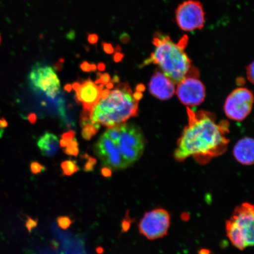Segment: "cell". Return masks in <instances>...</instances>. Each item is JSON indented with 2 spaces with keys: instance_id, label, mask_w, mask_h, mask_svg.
<instances>
[{
  "instance_id": "1",
  "label": "cell",
  "mask_w": 254,
  "mask_h": 254,
  "mask_svg": "<svg viewBox=\"0 0 254 254\" xmlns=\"http://www.w3.org/2000/svg\"><path fill=\"white\" fill-rule=\"evenodd\" d=\"M189 123L177 142L174 157L179 161L193 157L206 161L223 154L229 139L226 123H217L211 114L204 111L194 112L187 108Z\"/></svg>"
},
{
  "instance_id": "2",
  "label": "cell",
  "mask_w": 254,
  "mask_h": 254,
  "mask_svg": "<svg viewBox=\"0 0 254 254\" xmlns=\"http://www.w3.org/2000/svg\"><path fill=\"white\" fill-rule=\"evenodd\" d=\"M143 90L142 85H138L133 93L128 84L119 83L106 99H100L92 108L89 113L91 122L109 128L126 123L137 115Z\"/></svg>"
},
{
  "instance_id": "3",
  "label": "cell",
  "mask_w": 254,
  "mask_h": 254,
  "mask_svg": "<svg viewBox=\"0 0 254 254\" xmlns=\"http://www.w3.org/2000/svg\"><path fill=\"white\" fill-rule=\"evenodd\" d=\"M187 43V36L176 44L167 35L156 33L152 41L155 46L154 52L141 65L151 64L158 65L166 77L178 84L189 75L191 69V62L184 51Z\"/></svg>"
},
{
  "instance_id": "4",
  "label": "cell",
  "mask_w": 254,
  "mask_h": 254,
  "mask_svg": "<svg viewBox=\"0 0 254 254\" xmlns=\"http://www.w3.org/2000/svg\"><path fill=\"white\" fill-rule=\"evenodd\" d=\"M118 146L121 154L130 167L141 158L145 149V138L139 127L131 124L121 126V134Z\"/></svg>"
},
{
  "instance_id": "5",
  "label": "cell",
  "mask_w": 254,
  "mask_h": 254,
  "mask_svg": "<svg viewBox=\"0 0 254 254\" xmlns=\"http://www.w3.org/2000/svg\"><path fill=\"white\" fill-rule=\"evenodd\" d=\"M169 212L163 208H157L145 212L138 224L142 236L149 240H155L166 236L170 227Z\"/></svg>"
},
{
  "instance_id": "6",
  "label": "cell",
  "mask_w": 254,
  "mask_h": 254,
  "mask_svg": "<svg viewBox=\"0 0 254 254\" xmlns=\"http://www.w3.org/2000/svg\"><path fill=\"white\" fill-rule=\"evenodd\" d=\"M253 102L252 91L244 87L236 88L225 100L224 106L225 115L232 120L242 122L252 112Z\"/></svg>"
},
{
  "instance_id": "7",
  "label": "cell",
  "mask_w": 254,
  "mask_h": 254,
  "mask_svg": "<svg viewBox=\"0 0 254 254\" xmlns=\"http://www.w3.org/2000/svg\"><path fill=\"white\" fill-rule=\"evenodd\" d=\"M176 21L181 29L192 31L201 29L205 23V13L199 1H184L176 10Z\"/></svg>"
},
{
  "instance_id": "8",
  "label": "cell",
  "mask_w": 254,
  "mask_h": 254,
  "mask_svg": "<svg viewBox=\"0 0 254 254\" xmlns=\"http://www.w3.org/2000/svg\"><path fill=\"white\" fill-rule=\"evenodd\" d=\"M29 79L33 87L45 93L48 97L55 99L60 94L59 79L50 66H43L37 63L32 69Z\"/></svg>"
},
{
  "instance_id": "9",
  "label": "cell",
  "mask_w": 254,
  "mask_h": 254,
  "mask_svg": "<svg viewBox=\"0 0 254 254\" xmlns=\"http://www.w3.org/2000/svg\"><path fill=\"white\" fill-rule=\"evenodd\" d=\"M254 208L253 204L244 202L234 209L230 220L227 221L242 235L247 247L254 245Z\"/></svg>"
},
{
  "instance_id": "10",
  "label": "cell",
  "mask_w": 254,
  "mask_h": 254,
  "mask_svg": "<svg viewBox=\"0 0 254 254\" xmlns=\"http://www.w3.org/2000/svg\"><path fill=\"white\" fill-rule=\"evenodd\" d=\"M176 93L181 103L186 106H199L204 101L206 90L204 84L199 79L187 76L177 84Z\"/></svg>"
},
{
  "instance_id": "11",
  "label": "cell",
  "mask_w": 254,
  "mask_h": 254,
  "mask_svg": "<svg viewBox=\"0 0 254 254\" xmlns=\"http://www.w3.org/2000/svg\"><path fill=\"white\" fill-rule=\"evenodd\" d=\"M95 152L105 167L110 170H125L129 167L121 154L118 146L104 134L95 144Z\"/></svg>"
},
{
  "instance_id": "12",
  "label": "cell",
  "mask_w": 254,
  "mask_h": 254,
  "mask_svg": "<svg viewBox=\"0 0 254 254\" xmlns=\"http://www.w3.org/2000/svg\"><path fill=\"white\" fill-rule=\"evenodd\" d=\"M152 95L161 100H169L176 93V84L163 72L157 71L152 76L148 85Z\"/></svg>"
},
{
  "instance_id": "13",
  "label": "cell",
  "mask_w": 254,
  "mask_h": 254,
  "mask_svg": "<svg viewBox=\"0 0 254 254\" xmlns=\"http://www.w3.org/2000/svg\"><path fill=\"white\" fill-rule=\"evenodd\" d=\"M102 90L90 79H88L82 82L80 87L76 91V102L82 104L83 111H90L100 100Z\"/></svg>"
},
{
  "instance_id": "14",
  "label": "cell",
  "mask_w": 254,
  "mask_h": 254,
  "mask_svg": "<svg viewBox=\"0 0 254 254\" xmlns=\"http://www.w3.org/2000/svg\"><path fill=\"white\" fill-rule=\"evenodd\" d=\"M233 155L238 163L244 166H252L254 160V139L250 137L241 139L234 146Z\"/></svg>"
},
{
  "instance_id": "15",
  "label": "cell",
  "mask_w": 254,
  "mask_h": 254,
  "mask_svg": "<svg viewBox=\"0 0 254 254\" xmlns=\"http://www.w3.org/2000/svg\"><path fill=\"white\" fill-rule=\"evenodd\" d=\"M59 141L57 136L49 132L41 136L37 142V145L44 156L52 157L59 149Z\"/></svg>"
},
{
  "instance_id": "16",
  "label": "cell",
  "mask_w": 254,
  "mask_h": 254,
  "mask_svg": "<svg viewBox=\"0 0 254 254\" xmlns=\"http://www.w3.org/2000/svg\"><path fill=\"white\" fill-rule=\"evenodd\" d=\"M80 125L82 127V136L85 140H90L93 136L97 134L100 129L99 124H93L90 119L81 120Z\"/></svg>"
},
{
  "instance_id": "17",
  "label": "cell",
  "mask_w": 254,
  "mask_h": 254,
  "mask_svg": "<svg viewBox=\"0 0 254 254\" xmlns=\"http://www.w3.org/2000/svg\"><path fill=\"white\" fill-rule=\"evenodd\" d=\"M63 174L64 176H71L79 170L77 162L74 160H67L63 162L61 164Z\"/></svg>"
},
{
  "instance_id": "18",
  "label": "cell",
  "mask_w": 254,
  "mask_h": 254,
  "mask_svg": "<svg viewBox=\"0 0 254 254\" xmlns=\"http://www.w3.org/2000/svg\"><path fill=\"white\" fill-rule=\"evenodd\" d=\"M120 125L115 127H112V128H109L107 130L106 132L104 133V135L107 137L110 138L114 144H117L119 142L120 134H121V126Z\"/></svg>"
},
{
  "instance_id": "19",
  "label": "cell",
  "mask_w": 254,
  "mask_h": 254,
  "mask_svg": "<svg viewBox=\"0 0 254 254\" xmlns=\"http://www.w3.org/2000/svg\"><path fill=\"white\" fill-rule=\"evenodd\" d=\"M78 142L77 139L74 138L72 139L69 144L64 150V152L68 155H73L77 157L79 153Z\"/></svg>"
},
{
  "instance_id": "20",
  "label": "cell",
  "mask_w": 254,
  "mask_h": 254,
  "mask_svg": "<svg viewBox=\"0 0 254 254\" xmlns=\"http://www.w3.org/2000/svg\"><path fill=\"white\" fill-rule=\"evenodd\" d=\"M82 157L87 159V162L85 164L83 170L85 172H92L94 170V166L97 164L96 159L90 156L87 154L82 155Z\"/></svg>"
},
{
  "instance_id": "21",
  "label": "cell",
  "mask_w": 254,
  "mask_h": 254,
  "mask_svg": "<svg viewBox=\"0 0 254 254\" xmlns=\"http://www.w3.org/2000/svg\"><path fill=\"white\" fill-rule=\"evenodd\" d=\"M57 224L62 229L66 230L71 226L72 221L70 218L63 216L57 218Z\"/></svg>"
},
{
  "instance_id": "22",
  "label": "cell",
  "mask_w": 254,
  "mask_h": 254,
  "mask_svg": "<svg viewBox=\"0 0 254 254\" xmlns=\"http://www.w3.org/2000/svg\"><path fill=\"white\" fill-rule=\"evenodd\" d=\"M31 173L33 174H39L44 172L47 169L45 167L37 162L33 161L30 164Z\"/></svg>"
},
{
  "instance_id": "23",
  "label": "cell",
  "mask_w": 254,
  "mask_h": 254,
  "mask_svg": "<svg viewBox=\"0 0 254 254\" xmlns=\"http://www.w3.org/2000/svg\"><path fill=\"white\" fill-rule=\"evenodd\" d=\"M97 75L99 76V78L97 79L94 82L96 85H106L111 81V77L109 73H104V74L97 73Z\"/></svg>"
},
{
  "instance_id": "24",
  "label": "cell",
  "mask_w": 254,
  "mask_h": 254,
  "mask_svg": "<svg viewBox=\"0 0 254 254\" xmlns=\"http://www.w3.org/2000/svg\"><path fill=\"white\" fill-rule=\"evenodd\" d=\"M247 78L249 80L254 83V63L253 62L251 64L247 67Z\"/></svg>"
},
{
  "instance_id": "25",
  "label": "cell",
  "mask_w": 254,
  "mask_h": 254,
  "mask_svg": "<svg viewBox=\"0 0 254 254\" xmlns=\"http://www.w3.org/2000/svg\"><path fill=\"white\" fill-rule=\"evenodd\" d=\"M102 47L104 52L107 54V55H112L114 53V49L112 46V44L110 43H107L103 42Z\"/></svg>"
},
{
  "instance_id": "26",
  "label": "cell",
  "mask_w": 254,
  "mask_h": 254,
  "mask_svg": "<svg viewBox=\"0 0 254 254\" xmlns=\"http://www.w3.org/2000/svg\"><path fill=\"white\" fill-rule=\"evenodd\" d=\"M75 135V131H69L68 132L64 133V134L62 136V139H64V140L71 142L72 139L74 138Z\"/></svg>"
},
{
  "instance_id": "27",
  "label": "cell",
  "mask_w": 254,
  "mask_h": 254,
  "mask_svg": "<svg viewBox=\"0 0 254 254\" xmlns=\"http://www.w3.org/2000/svg\"><path fill=\"white\" fill-rule=\"evenodd\" d=\"M87 40L91 45H95L98 43V36L96 34H88Z\"/></svg>"
},
{
  "instance_id": "28",
  "label": "cell",
  "mask_w": 254,
  "mask_h": 254,
  "mask_svg": "<svg viewBox=\"0 0 254 254\" xmlns=\"http://www.w3.org/2000/svg\"><path fill=\"white\" fill-rule=\"evenodd\" d=\"M101 172L104 177L109 178L112 176V171L109 168L106 167H103L101 169Z\"/></svg>"
},
{
  "instance_id": "29",
  "label": "cell",
  "mask_w": 254,
  "mask_h": 254,
  "mask_svg": "<svg viewBox=\"0 0 254 254\" xmlns=\"http://www.w3.org/2000/svg\"><path fill=\"white\" fill-rule=\"evenodd\" d=\"M80 68L82 71L85 72H89L91 71L90 69V64H89L87 62L85 61L82 62L80 64Z\"/></svg>"
},
{
  "instance_id": "30",
  "label": "cell",
  "mask_w": 254,
  "mask_h": 254,
  "mask_svg": "<svg viewBox=\"0 0 254 254\" xmlns=\"http://www.w3.org/2000/svg\"><path fill=\"white\" fill-rule=\"evenodd\" d=\"M37 225V222L36 221H34L33 219L30 218L28 219V220L27 222V227L28 230H31L32 228L36 227Z\"/></svg>"
},
{
  "instance_id": "31",
  "label": "cell",
  "mask_w": 254,
  "mask_h": 254,
  "mask_svg": "<svg viewBox=\"0 0 254 254\" xmlns=\"http://www.w3.org/2000/svg\"><path fill=\"white\" fill-rule=\"evenodd\" d=\"M123 58V55L119 52H117L114 56V61L116 63H119L122 61Z\"/></svg>"
},
{
  "instance_id": "32",
  "label": "cell",
  "mask_w": 254,
  "mask_h": 254,
  "mask_svg": "<svg viewBox=\"0 0 254 254\" xmlns=\"http://www.w3.org/2000/svg\"><path fill=\"white\" fill-rule=\"evenodd\" d=\"M28 120L29 121V122L33 125L35 123L37 122V116L36 114L34 113H31L28 117Z\"/></svg>"
},
{
  "instance_id": "33",
  "label": "cell",
  "mask_w": 254,
  "mask_h": 254,
  "mask_svg": "<svg viewBox=\"0 0 254 254\" xmlns=\"http://www.w3.org/2000/svg\"><path fill=\"white\" fill-rule=\"evenodd\" d=\"M110 90L109 89H105L101 91L100 99H106L109 96Z\"/></svg>"
},
{
  "instance_id": "34",
  "label": "cell",
  "mask_w": 254,
  "mask_h": 254,
  "mask_svg": "<svg viewBox=\"0 0 254 254\" xmlns=\"http://www.w3.org/2000/svg\"><path fill=\"white\" fill-rule=\"evenodd\" d=\"M66 39L69 40H74L75 38V33L74 31L71 30L66 35Z\"/></svg>"
},
{
  "instance_id": "35",
  "label": "cell",
  "mask_w": 254,
  "mask_h": 254,
  "mask_svg": "<svg viewBox=\"0 0 254 254\" xmlns=\"http://www.w3.org/2000/svg\"><path fill=\"white\" fill-rule=\"evenodd\" d=\"M120 40L123 43H127L128 42L129 37L127 34H123L120 36Z\"/></svg>"
},
{
  "instance_id": "36",
  "label": "cell",
  "mask_w": 254,
  "mask_h": 254,
  "mask_svg": "<svg viewBox=\"0 0 254 254\" xmlns=\"http://www.w3.org/2000/svg\"><path fill=\"white\" fill-rule=\"evenodd\" d=\"M97 68L100 71H105V69H106V64H105L103 63H98V64L97 66Z\"/></svg>"
},
{
  "instance_id": "37",
  "label": "cell",
  "mask_w": 254,
  "mask_h": 254,
  "mask_svg": "<svg viewBox=\"0 0 254 254\" xmlns=\"http://www.w3.org/2000/svg\"><path fill=\"white\" fill-rule=\"evenodd\" d=\"M8 126V123L4 119H0V128H5Z\"/></svg>"
},
{
  "instance_id": "38",
  "label": "cell",
  "mask_w": 254,
  "mask_h": 254,
  "mask_svg": "<svg viewBox=\"0 0 254 254\" xmlns=\"http://www.w3.org/2000/svg\"><path fill=\"white\" fill-rule=\"evenodd\" d=\"M69 143H70V142L64 140V139H61V140L60 141V144L62 147H67V146L69 144Z\"/></svg>"
},
{
  "instance_id": "39",
  "label": "cell",
  "mask_w": 254,
  "mask_h": 254,
  "mask_svg": "<svg viewBox=\"0 0 254 254\" xmlns=\"http://www.w3.org/2000/svg\"><path fill=\"white\" fill-rule=\"evenodd\" d=\"M81 86V83L79 82H74V83L72 85V88L74 89V90L76 91H77L79 87Z\"/></svg>"
},
{
  "instance_id": "40",
  "label": "cell",
  "mask_w": 254,
  "mask_h": 254,
  "mask_svg": "<svg viewBox=\"0 0 254 254\" xmlns=\"http://www.w3.org/2000/svg\"><path fill=\"white\" fill-rule=\"evenodd\" d=\"M111 82H113V83H117L119 84L120 82V78L118 75H114V77L111 80Z\"/></svg>"
},
{
  "instance_id": "41",
  "label": "cell",
  "mask_w": 254,
  "mask_h": 254,
  "mask_svg": "<svg viewBox=\"0 0 254 254\" xmlns=\"http://www.w3.org/2000/svg\"><path fill=\"white\" fill-rule=\"evenodd\" d=\"M198 254H211V252L208 250L202 249L199 251Z\"/></svg>"
},
{
  "instance_id": "42",
  "label": "cell",
  "mask_w": 254,
  "mask_h": 254,
  "mask_svg": "<svg viewBox=\"0 0 254 254\" xmlns=\"http://www.w3.org/2000/svg\"><path fill=\"white\" fill-rule=\"evenodd\" d=\"M64 90L68 92V93H69V92H71L72 90L71 85L69 84L65 85L64 87Z\"/></svg>"
},
{
  "instance_id": "43",
  "label": "cell",
  "mask_w": 254,
  "mask_h": 254,
  "mask_svg": "<svg viewBox=\"0 0 254 254\" xmlns=\"http://www.w3.org/2000/svg\"><path fill=\"white\" fill-rule=\"evenodd\" d=\"M91 71H95L97 70V65L95 64H90Z\"/></svg>"
},
{
  "instance_id": "44",
  "label": "cell",
  "mask_w": 254,
  "mask_h": 254,
  "mask_svg": "<svg viewBox=\"0 0 254 254\" xmlns=\"http://www.w3.org/2000/svg\"><path fill=\"white\" fill-rule=\"evenodd\" d=\"M62 64L60 63H56L55 66V68L56 70H61L62 69Z\"/></svg>"
},
{
  "instance_id": "45",
  "label": "cell",
  "mask_w": 254,
  "mask_h": 254,
  "mask_svg": "<svg viewBox=\"0 0 254 254\" xmlns=\"http://www.w3.org/2000/svg\"><path fill=\"white\" fill-rule=\"evenodd\" d=\"M107 89H109V90H111L114 87V84L113 82H109V83L106 84Z\"/></svg>"
},
{
  "instance_id": "46",
  "label": "cell",
  "mask_w": 254,
  "mask_h": 254,
  "mask_svg": "<svg viewBox=\"0 0 254 254\" xmlns=\"http://www.w3.org/2000/svg\"><path fill=\"white\" fill-rule=\"evenodd\" d=\"M0 43H1V36H0Z\"/></svg>"
}]
</instances>
